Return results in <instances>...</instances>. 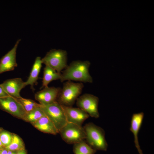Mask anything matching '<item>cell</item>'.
I'll list each match as a JSON object with an SVG mask.
<instances>
[{
	"mask_svg": "<svg viewBox=\"0 0 154 154\" xmlns=\"http://www.w3.org/2000/svg\"><path fill=\"white\" fill-rule=\"evenodd\" d=\"M16 98L21 105L27 114L41 105L31 99L25 98L22 97Z\"/></svg>",
	"mask_w": 154,
	"mask_h": 154,
	"instance_id": "cell-20",
	"label": "cell"
},
{
	"mask_svg": "<svg viewBox=\"0 0 154 154\" xmlns=\"http://www.w3.org/2000/svg\"><path fill=\"white\" fill-rule=\"evenodd\" d=\"M5 148L8 151H17L25 149V145L21 139L15 134H13L10 144Z\"/></svg>",
	"mask_w": 154,
	"mask_h": 154,
	"instance_id": "cell-18",
	"label": "cell"
},
{
	"mask_svg": "<svg viewBox=\"0 0 154 154\" xmlns=\"http://www.w3.org/2000/svg\"><path fill=\"white\" fill-rule=\"evenodd\" d=\"M21 40L20 39L18 40L13 48L0 59V74L5 72L12 71L17 66L16 52Z\"/></svg>",
	"mask_w": 154,
	"mask_h": 154,
	"instance_id": "cell-11",
	"label": "cell"
},
{
	"mask_svg": "<svg viewBox=\"0 0 154 154\" xmlns=\"http://www.w3.org/2000/svg\"><path fill=\"white\" fill-rule=\"evenodd\" d=\"M16 154H27V153L25 149L17 151Z\"/></svg>",
	"mask_w": 154,
	"mask_h": 154,
	"instance_id": "cell-24",
	"label": "cell"
},
{
	"mask_svg": "<svg viewBox=\"0 0 154 154\" xmlns=\"http://www.w3.org/2000/svg\"><path fill=\"white\" fill-rule=\"evenodd\" d=\"M12 135L13 134L8 131L0 130V139L4 147L10 144L12 140Z\"/></svg>",
	"mask_w": 154,
	"mask_h": 154,
	"instance_id": "cell-21",
	"label": "cell"
},
{
	"mask_svg": "<svg viewBox=\"0 0 154 154\" xmlns=\"http://www.w3.org/2000/svg\"><path fill=\"white\" fill-rule=\"evenodd\" d=\"M90 65L88 61H72L61 73L60 81H74L80 82L92 83L93 79L89 69Z\"/></svg>",
	"mask_w": 154,
	"mask_h": 154,
	"instance_id": "cell-1",
	"label": "cell"
},
{
	"mask_svg": "<svg viewBox=\"0 0 154 154\" xmlns=\"http://www.w3.org/2000/svg\"><path fill=\"white\" fill-rule=\"evenodd\" d=\"M17 151H8L7 154H16Z\"/></svg>",
	"mask_w": 154,
	"mask_h": 154,
	"instance_id": "cell-25",
	"label": "cell"
},
{
	"mask_svg": "<svg viewBox=\"0 0 154 154\" xmlns=\"http://www.w3.org/2000/svg\"><path fill=\"white\" fill-rule=\"evenodd\" d=\"M73 151L74 154H94L96 152L84 140L74 144Z\"/></svg>",
	"mask_w": 154,
	"mask_h": 154,
	"instance_id": "cell-17",
	"label": "cell"
},
{
	"mask_svg": "<svg viewBox=\"0 0 154 154\" xmlns=\"http://www.w3.org/2000/svg\"><path fill=\"white\" fill-rule=\"evenodd\" d=\"M9 96L3 89L1 84H0V98Z\"/></svg>",
	"mask_w": 154,
	"mask_h": 154,
	"instance_id": "cell-22",
	"label": "cell"
},
{
	"mask_svg": "<svg viewBox=\"0 0 154 154\" xmlns=\"http://www.w3.org/2000/svg\"><path fill=\"white\" fill-rule=\"evenodd\" d=\"M3 147H4L3 146V145L2 144L1 142V141L0 139V150L1 149L3 148Z\"/></svg>",
	"mask_w": 154,
	"mask_h": 154,
	"instance_id": "cell-26",
	"label": "cell"
},
{
	"mask_svg": "<svg viewBox=\"0 0 154 154\" xmlns=\"http://www.w3.org/2000/svg\"><path fill=\"white\" fill-rule=\"evenodd\" d=\"M99 101L97 97L92 94H85L77 98L76 105L89 116L98 118L100 116L98 110Z\"/></svg>",
	"mask_w": 154,
	"mask_h": 154,
	"instance_id": "cell-7",
	"label": "cell"
},
{
	"mask_svg": "<svg viewBox=\"0 0 154 154\" xmlns=\"http://www.w3.org/2000/svg\"><path fill=\"white\" fill-rule=\"evenodd\" d=\"M61 73H58L55 70L48 66H45L43 71L42 84L41 88L48 86L51 82L60 80Z\"/></svg>",
	"mask_w": 154,
	"mask_h": 154,
	"instance_id": "cell-16",
	"label": "cell"
},
{
	"mask_svg": "<svg viewBox=\"0 0 154 154\" xmlns=\"http://www.w3.org/2000/svg\"><path fill=\"white\" fill-rule=\"evenodd\" d=\"M42 62L41 57H37L35 60L30 75L27 80L24 83V86H26L30 85L31 88L34 91V84L37 85L38 76L40 72L42 65Z\"/></svg>",
	"mask_w": 154,
	"mask_h": 154,
	"instance_id": "cell-15",
	"label": "cell"
},
{
	"mask_svg": "<svg viewBox=\"0 0 154 154\" xmlns=\"http://www.w3.org/2000/svg\"><path fill=\"white\" fill-rule=\"evenodd\" d=\"M31 124L35 128L42 132L54 135L59 133L54 124L46 116Z\"/></svg>",
	"mask_w": 154,
	"mask_h": 154,
	"instance_id": "cell-14",
	"label": "cell"
},
{
	"mask_svg": "<svg viewBox=\"0 0 154 154\" xmlns=\"http://www.w3.org/2000/svg\"><path fill=\"white\" fill-rule=\"evenodd\" d=\"M0 108L12 116L24 120L27 114L17 99L9 96L0 98Z\"/></svg>",
	"mask_w": 154,
	"mask_h": 154,
	"instance_id": "cell-8",
	"label": "cell"
},
{
	"mask_svg": "<svg viewBox=\"0 0 154 154\" xmlns=\"http://www.w3.org/2000/svg\"><path fill=\"white\" fill-rule=\"evenodd\" d=\"M67 53L65 50L53 49L48 52L42 59V64L61 73L67 66Z\"/></svg>",
	"mask_w": 154,
	"mask_h": 154,
	"instance_id": "cell-4",
	"label": "cell"
},
{
	"mask_svg": "<svg viewBox=\"0 0 154 154\" xmlns=\"http://www.w3.org/2000/svg\"><path fill=\"white\" fill-rule=\"evenodd\" d=\"M144 117L143 112L133 114L131 119L130 130L133 133L134 137L135 146L139 154H143L140 149L138 140V134L141 126Z\"/></svg>",
	"mask_w": 154,
	"mask_h": 154,
	"instance_id": "cell-13",
	"label": "cell"
},
{
	"mask_svg": "<svg viewBox=\"0 0 154 154\" xmlns=\"http://www.w3.org/2000/svg\"><path fill=\"white\" fill-rule=\"evenodd\" d=\"M84 87L82 82L66 81L60 89L57 102L62 106H72L81 94Z\"/></svg>",
	"mask_w": 154,
	"mask_h": 154,
	"instance_id": "cell-3",
	"label": "cell"
},
{
	"mask_svg": "<svg viewBox=\"0 0 154 154\" xmlns=\"http://www.w3.org/2000/svg\"><path fill=\"white\" fill-rule=\"evenodd\" d=\"M62 139L69 144H74L85 139L86 135L83 127L68 122L60 131Z\"/></svg>",
	"mask_w": 154,
	"mask_h": 154,
	"instance_id": "cell-6",
	"label": "cell"
},
{
	"mask_svg": "<svg viewBox=\"0 0 154 154\" xmlns=\"http://www.w3.org/2000/svg\"><path fill=\"white\" fill-rule=\"evenodd\" d=\"M7 153L8 150L5 148L0 150V154H7Z\"/></svg>",
	"mask_w": 154,
	"mask_h": 154,
	"instance_id": "cell-23",
	"label": "cell"
},
{
	"mask_svg": "<svg viewBox=\"0 0 154 154\" xmlns=\"http://www.w3.org/2000/svg\"><path fill=\"white\" fill-rule=\"evenodd\" d=\"M61 106L68 122L82 126L89 117L88 114L78 107Z\"/></svg>",
	"mask_w": 154,
	"mask_h": 154,
	"instance_id": "cell-10",
	"label": "cell"
},
{
	"mask_svg": "<svg viewBox=\"0 0 154 154\" xmlns=\"http://www.w3.org/2000/svg\"><path fill=\"white\" fill-rule=\"evenodd\" d=\"M61 88L48 86L35 94V99L41 105H49L57 101Z\"/></svg>",
	"mask_w": 154,
	"mask_h": 154,
	"instance_id": "cell-9",
	"label": "cell"
},
{
	"mask_svg": "<svg viewBox=\"0 0 154 154\" xmlns=\"http://www.w3.org/2000/svg\"><path fill=\"white\" fill-rule=\"evenodd\" d=\"M41 108L59 133L60 131L68 123L62 106L56 101L49 105H41Z\"/></svg>",
	"mask_w": 154,
	"mask_h": 154,
	"instance_id": "cell-5",
	"label": "cell"
},
{
	"mask_svg": "<svg viewBox=\"0 0 154 154\" xmlns=\"http://www.w3.org/2000/svg\"><path fill=\"white\" fill-rule=\"evenodd\" d=\"M87 143L96 150L106 151L108 144L105 138V132L101 127L93 123L86 124L83 127Z\"/></svg>",
	"mask_w": 154,
	"mask_h": 154,
	"instance_id": "cell-2",
	"label": "cell"
},
{
	"mask_svg": "<svg viewBox=\"0 0 154 154\" xmlns=\"http://www.w3.org/2000/svg\"><path fill=\"white\" fill-rule=\"evenodd\" d=\"M41 106L36 108L27 113L24 120L31 123L46 116L41 108Z\"/></svg>",
	"mask_w": 154,
	"mask_h": 154,
	"instance_id": "cell-19",
	"label": "cell"
},
{
	"mask_svg": "<svg viewBox=\"0 0 154 154\" xmlns=\"http://www.w3.org/2000/svg\"><path fill=\"white\" fill-rule=\"evenodd\" d=\"M24 82L20 78L7 79L1 84L3 89L9 96L16 98H21V90L25 87Z\"/></svg>",
	"mask_w": 154,
	"mask_h": 154,
	"instance_id": "cell-12",
	"label": "cell"
}]
</instances>
